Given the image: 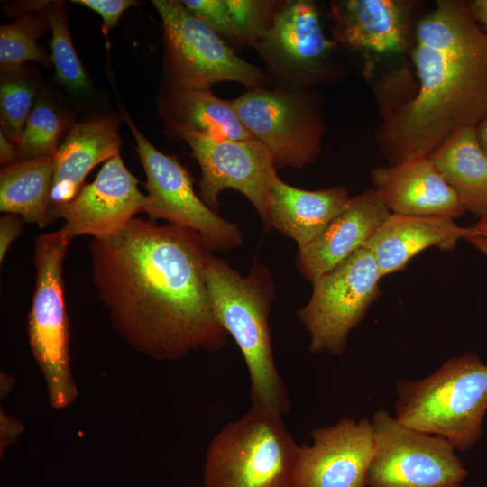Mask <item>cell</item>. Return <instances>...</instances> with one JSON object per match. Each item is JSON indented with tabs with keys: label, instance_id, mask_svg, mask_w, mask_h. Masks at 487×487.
<instances>
[{
	"label": "cell",
	"instance_id": "15",
	"mask_svg": "<svg viewBox=\"0 0 487 487\" xmlns=\"http://www.w3.org/2000/svg\"><path fill=\"white\" fill-rule=\"evenodd\" d=\"M138 179L128 170L119 154L106 161L93 182L84 185L67 204L51 211L61 217L70 234L109 236L124 227L147 202Z\"/></svg>",
	"mask_w": 487,
	"mask_h": 487
},
{
	"label": "cell",
	"instance_id": "16",
	"mask_svg": "<svg viewBox=\"0 0 487 487\" xmlns=\"http://www.w3.org/2000/svg\"><path fill=\"white\" fill-rule=\"evenodd\" d=\"M391 214L373 188L350 198L316 238L299 246V273L313 283L363 247Z\"/></svg>",
	"mask_w": 487,
	"mask_h": 487
},
{
	"label": "cell",
	"instance_id": "9",
	"mask_svg": "<svg viewBox=\"0 0 487 487\" xmlns=\"http://www.w3.org/2000/svg\"><path fill=\"white\" fill-rule=\"evenodd\" d=\"M231 101L247 131L270 150L276 169H302L320 155L325 119L309 90L261 87Z\"/></svg>",
	"mask_w": 487,
	"mask_h": 487
},
{
	"label": "cell",
	"instance_id": "20",
	"mask_svg": "<svg viewBox=\"0 0 487 487\" xmlns=\"http://www.w3.org/2000/svg\"><path fill=\"white\" fill-rule=\"evenodd\" d=\"M477 234L453 218L391 214L363 245L373 254L381 277L405 269L420 252L436 247L452 251L458 241Z\"/></svg>",
	"mask_w": 487,
	"mask_h": 487
},
{
	"label": "cell",
	"instance_id": "27",
	"mask_svg": "<svg viewBox=\"0 0 487 487\" xmlns=\"http://www.w3.org/2000/svg\"><path fill=\"white\" fill-rule=\"evenodd\" d=\"M40 92L37 78L25 64L1 68V131L15 146Z\"/></svg>",
	"mask_w": 487,
	"mask_h": 487
},
{
	"label": "cell",
	"instance_id": "21",
	"mask_svg": "<svg viewBox=\"0 0 487 487\" xmlns=\"http://www.w3.org/2000/svg\"><path fill=\"white\" fill-rule=\"evenodd\" d=\"M158 113L167 131L179 139L187 135L216 139L254 138L241 123L231 100L204 89L177 88L163 85L159 92Z\"/></svg>",
	"mask_w": 487,
	"mask_h": 487
},
{
	"label": "cell",
	"instance_id": "4",
	"mask_svg": "<svg viewBox=\"0 0 487 487\" xmlns=\"http://www.w3.org/2000/svg\"><path fill=\"white\" fill-rule=\"evenodd\" d=\"M395 418L411 429L442 437L458 451L480 438L487 412V364L465 352L427 377L399 380Z\"/></svg>",
	"mask_w": 487,
	"mask_h": 487
},
{
	"label": "cell",
	"instance_id": "11",
	"mask_svg": "<svg viewBox=\"0 0 487 487\" xmlns=\"http://www.w3.org/2000/svg\"><path fill=\"white\" fill-rule=\"evenodd\" d=\"M369 487H460L467 471L446 439L400 424L384 409L372 421Z\"/></svg>",
	"mask_w": 487,
	"mask_h": 487
},
{
	"label": "cell",
	"instance_id": "35",
	"mask_svg": "<svg viewBox=\"0 0 487 487\" xmlns=\"http://www.w3.org/2000/svg\"><path fill=\"white\" fill-rule=\"evenodd\" d=\"M477 141L487 155V115L475 126Z\"/></svg>",
	"mask_w": 487,
	"mask_h": 487
},
{
	"label": "cell",
	"instance_id": "28",
	"mask_svg": "<svg viewBox=\"0 0 487 487\" xmlns=\"http://www.w3.org/2000/svg\"><path fill=\"white\" fill-rule=\"evenodd\" d=\"M50 28L42 16L26 14L14 22L0 26L1 68L23 65L27 61L49 66L51 60L37 44V40Z\"/></svg>",
	"mask_w": 487,
	"mask_h": 487
},
{
	"label": "cell",
	"instance_id": "32",
	"mask_svg": "<svg viewBox=\"0 0 487 487\" xmlns=\"http://www.w3.org/2000/svg\"><path fill=\"white\" fill-rule=\"evenodd\" d=\"M1 436H0V453L5 451L10 444L15 442L23 433L24 427L14 417H12L1 410Z\"/></svg>",
	"mask_w": 487,
	"mask_h": 487
},
{
	"label": "cell",
	"instance_id": "6",
	"mask_svg": "<svg viewBox=\"0 0 487 487\" xmlns=\"http://www.w3.org/2000/svg\"><path fill=\"white\" fill-rule=\"evenodd\" d=\"M74 237L63 226L34 242L36 280L28 315L32 354L43 375L50 405L70 406L78 397L69 358V322L64 299L63 265Z\"/></svg>",
	"mask_w": 487,
	"mask_h": 487
},
{
	"label": "cell",
	"instance_id": "2",
	"mask_svg": "<svg viewBox=\"0 0 487 487\" xmlns=\"http://www.w3.org/2000/svg\"><path fill=\"white\" fill-rule=\"evenodd\" d=\"M469 4L440 0L416 28L417 95L394 112L379 137L391 165L429 156L447 137L487 115V32Z\"/></svg>",
	"mask_w": 487,
	"mask_h": 487
},
{
	"label": "cell",
	"instance_id": "33",
	"mask_svg": "<svg viewBox=\"0 0 487 487\" xmlns=\"http://www.w3.org/2000/svg\"><path fill=\"white\" fill-rule=\"evenodd\" d=\"M20 161L17 148L9 138L0 131V163L1 169Z\"/></svg>",
	"mask_w": 487,
	"mask_h": 487
},
{
	"label": "cell",
	"instance_id": "3",
	"mask_svg": "<svg viewBox=\"0 0 487 487\" xmlns=\"http://www.w3.org/2000/svg\"><path fill=\"white\" fill-rule=\"evenodd\" d=\"M205 278L214 313L245 361L253 406L287 413L290 401L274 361L269 325L275 299L271 271L254 261L249 272L241 275L210 253Z\"/></svg>",
	"mask_w": 487,
	"mask_h": 487
},
{
	"label": "cell",
	"instance_id": "34",
	"mask_svg": "<svg viewBox=\"0 0 487 487\" xmlns=\"http://www.w3.org/2000/svg\"><path fill=\"white\" fill-rule=\"evenodd\" d=\"M474 19L480 22L487 32V0H475L469 4Z\"/></svg>",
	"mask_w": 487,
	"mask_h": 487
},
{
	"label": "cell",
	"instance_id": "36",
	"mask_svg": "<svg viewBox=\"0 0 487 487\" xmlns=\"http://www.w3.org/2000/svg\"><path fill=\"white\" fill-rule=\"evenodd\" d=\"M466 240L487 256V239L485 237L474 234Z\"/></svg>",
	"mask_w": 487,
	"mask_h": 487
},
{
	"label": "cell",
	"instance_id": "19",
	"mask_svg": "<svg viewBox=\"0 0 487 487\" xmlns=\"http://www.w3.org/2000/svg\"><path fill=\"white\" fill-rule=\"evenodd\" d=\"M118 124L115 114H106L70 126L53 155L51 211L72 200L96 165L119 154Z\"/></svg>",
	"mask_w": 487,
	"mask_h": 487
},
{
	"label": "cell",
	"instance_id": "24",
	"mask_svg": "<svg viewBox=\"0 0 487 487\" xmlns=\"http://www.w3.org/2000/svg\"><path fill=\"white\" fill-rule=\"evenodd\" d=\"M53 156L22 161L1 169L0 211L20 216L23 221L45 227L53 221L51 193Z\"/></svg>",
	"mask_w": 487,
	"mask_h": 487
},
{
	"label": "cell",
	"instance_id": "26",
	"mask_svg": "<svg viewBox=\"0 0 487 487\" xmlns=\"http://www.w3.org/2000/svg\"><path fill=\"white\" fill-rule=\"evenodd\" d=\"M41 12L51 31V60L56 79L72 93H87L90 84L71 41L65 2L47 1Z\"/></svg>",
	"mask_w": 487,
	"mask_h": 487
},
{
	"label": "cell",
	"instance_id": "10",
	"mask_svg": "<svg viewBox=\"0 0 487 487\" xmlns=\"http://www.w3.org/2000/svg\"><path fill=\"white\" fill-rule=\"evenodd\" d=\"M252 47L273 87L309 90L333 77L336 42L325 35L314 1H281L271 26Z\"/></svg>",
	"mask_w": 487,
	"mask_h": 487
},
{
	"label": "cell",
	"instance_id": "31",
	"mask_svg": "<svg viewBox=\"0 0 487 487\" xmlns=\"http://www.w3.org/2000/svg\"><path fill=\"white\" fill-rule=\"evenodd\" d=\"M23 220L20 216L4 213L0 218V262L14 241L20 235Z\"/></svg>",
	"mask_w": 487,
	"mask_h": 487
},
{
	"label": "cell",
	"instance_id": "25",
	"mask_svg": "<svg viewBox=\"0 0 487 487\" xmlns=\"http://www.w3.org/2000/svg\"><path fill=\"white\" fill-rule=\"evenodd\" d=\"M68 128V119L50 94L41 90L16 144L20 160L53 156Z\"/></svg>",
	"mask_w": 487,
	"mask_h": 487
},
{
	"label": "cell",
	"instance_id": "1",
	"mask_svg": "<svg viewBox=\"0 0 487 487\" xmlns=\"http://www.w3.org/2000/svg\"><path fill=\"white\" fill-rule=\"evenodd\" d=\"M211 252L192 229L134 217L109 236L92 238L97 297L133 349L173 361L225 345L205 278Z\"/></svg>",
	"mask_w": 487,
	"mask_h": 487
},
{
	"label": "cell",
	"instance_id": "29",
	"mask_svg": "<svg viewBox=\"0 0 487 487\" xmlns=\"http://www.w3.org/2000/svg\"><path fill=\"white\" fill-rule=\"evenodd\" d=\"M281 1L226 0L232 23L231 41L253 45L269 29Z\"/></svg>",
	"mask_w": 487,
	"mask_h": 487
},
{
	"label": "cell",
	"instance_id": "22",
	"mask_svg": "<svg viewBox=\"0 0 487 487\" xmlns=\"http://www.w3.org/2000/svg\"><path fill=\"white\" fill-rule=\"evenodd\" d=\"M349 198L345 187L306 190L284 182L276 173L271 182L265 225L294 240L298 247L302 246L326 228Z\"/></svg>",
	"mask_w": 487,
	"mask_h": 487
},
{
	"label": "cell",
	"instance_id": "37",
	"mask_svg": "<svg viewBox=\"0 0 487 487\" xmlns=\"http://www.w3.org/2000/svg\"><path fill=\"white\" fill-rule=\"evenodd\" d=\"M474 229L478 235H482L487 239V216L481 217L479 222L474 225Z\"/></svg>",
	"mask_w": 487,
	"mask_h": 487
},
{
	"label": "cell",
	"instance_id": "13",
	"mask_svg": "<svg viewBox=\"0 0 487 487\" xmlns=\"http://www.w3.org/2000/svg\"><path fill=\"white\" fill-rule=\"evenodd\" d=\"M184 140L201 170V199L217 207L219 194L232 188L243 194L266 225L271 182L277 169L270 150L255 138L216 139L187 135Z\"/></svg>",
	"mask_w": 487,
	"mask_h": 487
},
{
	"label": "cell",
	"instance_id": "7",
	"mask_svg": "<svg viewBox=\"0 0 487 487\" xmlns=\"http://www.w3.org/2000/svg\"><path fill=\"white\" fill-rule=\"evenodd\" d=\"M163 29V85L185 89L210 88L232 81L248 89L270 84L262 69L234 49L186 8L181 1L153 0Z\"/></svg>",
	"mask_w": 487,
	"mask_h": 487
},
{
	"label": "cell",
	"instance_id": "17",
	"mask_svg": "<svg viewBox=\"0 0 487 487\" xmlns=\"http://www.w3.org/2000/svg\"><path fill=\"white\" fill-rule=\"evenodd\" d=\"M371 179L392 214L455 219L465 211L458 195L428 156L375 168Z\"/></svg>",
	"mask_w": 487,
	"mask_h": 487
},
{
	"label": "cell",
	"instance_id": "5",
	"mask_svg": "<svg viewBox=\"0 0 487 487\" xmlns=\"http://www.w3.org/2000/svg\"><path fill=\"white\" fill-rule=\"evenodd\" d=\"M300 447L282 414L260 407L226 424L205 459V487H299Z\"/></svg>",
	"mask_w": 487,
	"mask_h": 487
},
{
	"label": "cell",
	"instance_id": "12",
	"mask_svg": "<svg viewBox=\"0 0 487 487\" xmlns=\"http://www.w3.org/2000/svg\"><path fill=\"white\" fill-rule=\"evenodd\" d=\"M124 117L135 138L136 151L146 175L148 195L142 211L150 221L161 218L192 229L211 251L240 246L243 234L238 225L220 216L196 194L193 177L175 156L155 148L125 111Z\"/></svg>",
	"mask_w": 487,
	"mask_h": 487
},
{
	"label": "cell",
	"instance_id": "14",
	"mask_svg": "<svg viewBox=\"0 0 487 487\" xmlns=\"http://www.w3.org/2000/svg\"><path fill=\"white\" fill-rule=\"evenodd\" d=\"M312 444L300 447L299 487H366L373 456L372 422L343 418L311 432Z\"/></svg>",
	"mask_w": 487,
	"mask_h": 487
},
{
	"label": "cell",
	"instance_id": "18",
	"mask_svg": "<svg viewBox=\"0 0 487 487\" xmlns=\"http://www.w3.org/2000/svg\"><path fill=\"white\" fill-rule=\"evenodd\" d=\"M412 4L402 0H340L330 5L334 36L345 47L391 53L408 45Z\"/></svg>",
	"mask_w": 487,
	"mask_h": 487
},
{
	"label": "cell",
	"instance_id": "23",
	"mask_svg": "<svg viewBox=\"0 0 487 487\" xmlns=\"http://www.w3.org/2000/svg\"><path fill=\"white\" fill-rule=\"evenodd\" d=\"M428 157L465 211L487 216V155L477 141L475 127L455 131Z\"/></svg>",
	"mask_w": 487,
	"mask_h": 487
},
{
	"label": "cell",
	"instance_id": "8",
	"mask_svg": "<svg viewBox=\"0 0 487 487\" xmlns=\"http://www.w3.org/2000/svg\"><path fill=\"white\" fill-rule=\"evenodd\" d=\"M381 278L372 252L361 247L312 283L308 301L296 311L312 354L345 351L350 332L380 296Z\"/></svg>",
	"mask_w": 487,
	"mask_h": 487
},
{
	"label": "cell",
	"instance_id": "30",
	"mask_svg": "<svg viewBox=\"0 0 487 487\" xmlns=\"http://www.w3.org/2000/svg\"><path fill=\"white\" fill-rule=\"evenodd\" d=\"M72 2L98 14L104 23V33L116 25L124 11L139 4L133 0H73Z\"/></svg>",
	"mask_w": 487,
	"mask_h": 487
}]
</instances>
